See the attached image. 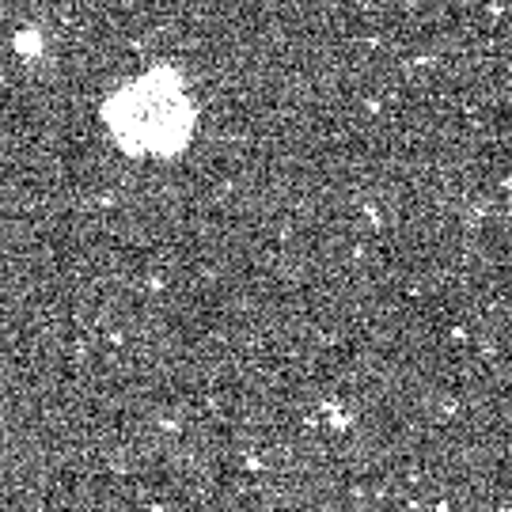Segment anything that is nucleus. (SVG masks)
Segmentation results:
<instances>
[{
  "mask_svg": "<svg viewBox=\"0 0 512 512\" xmlns=\"http://www.w3.org/2000/svg\"><path fill=\"white\" fill-rule=\"evenodd\" d=\"M110 126L137 152H171L186 141L190 107L164 80H141L122 95V103L110 107Z\"/></svg>",
  "mask_w": 512,
  "mask_h": 512,
  "instance_id": "f257e3e1",
  "label": "nucleus"
}]
</instances>
